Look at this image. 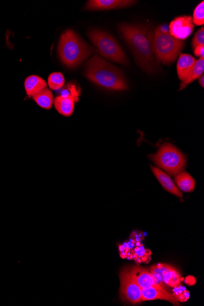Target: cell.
<instances>
[{
	"label": "cell",
	"instance_id": "obj_12",
	"mask_svg": "<svg viewBox=\"0 0 204 306\" xmlns=\"http://www.w3.org/2000/svg\"><path fill=\"white\" fill-rule=\"evenodd\" d=\"M136 2L131 0H89L85 8L90 11L109 10L128 8Z\"/></svg>",
	"mask_w": 204,
	"mask_h": 306
},
{
	"label": "cell",
	"instance_id": "obj_24",
	"mask_svg": "<svg viewBox=\"0 0 204 306\" xmlns=\"http://www.w3.org/2000/svg\"><path fill=\"white\" fill-rule=\"evenodd\" d=\"M194 50V55L200 58H204V46H197Z\"/></svg>",
	"mask_w": 204,
	"mask_h": 306
},
{
	"label": "cell",
	"instance_id": "obj_6",
	"mask_svg": "<svg viewBox=\"0 0 204 306\" xmlns=\"http://www.w3.org/2000/svg\"><path fill=\"white\" fill-rule=\"evenodd\" d=\"M152 160L157 166L172 176H175L186 166V158L174 146L166 143L163 145Z\"/></svg>",
	"mask_w": 204,
	"mask_h": 306
},
{
	"label": "cell",
	"instance_id": "obj_25",
	"mask_svg": "<svg viewBox=\"0 0 204 306\" xmlns=\"http://www.w3.org/2000/svg\"><path fill=\"white\" fill-rule=\"evenodd\" d=\"M199 83L202 87L204 86V76L203 74L199 77Z\"/></svg>",
	"mask_w": 204,
	"mask_h": 306
},
{
	"label": "cell",
	"instance_id": "obj_8",
	"mask_svg": "<svg viewBox=\"0 0 204 306\" xmlns=\"http://www.w3.org/2000/svg\"><path fill=\"white\" fill-rule=\"evenodd\" d=\"M149 271L165 286L171 287L172 288L180 286L181 275L176 268L172 265L158 264L150 267Z\"/></svg>",
	"mask_w": 204,
	"mask_h": 306
},
{
	"label": "cell",
	"instance_id": "obj_10",
	"mask_svg": "<svg viewBox=\"0 0 204 306\" xmlns=\"http://www.w3.org/2000/svg\"><path fill=\"white\" fill-rule=\"evenodd\" d=\"M194 27L192 17L184 15L175 18L171 21L169 33L175 38L184 40L192 33Z\"/></svg>",
	"mask_w": 204,
	"mask_h": 306
},
{
	"label": "cell",
	"instance_id": "obj_14",
	"mask_svg": "<svg viewBox=\"0 0 204 306\" xmlns=\"http://www.w3.org/2000/svg\"><path fill=\"white\" fill-rule=\"evenodd\" d=\"M151 170L153 174H154L156 179H158L160 184H161L162 186L166 191L176 196L178 198H183L182 193L178 190L173 180H172L171 178L167 174L156 167H151Z\"/></svg>",
	"mask_w": 204,
	"mask_h": 306
},
{
	"label": "cell",
	"instance_id": "obj_1",
	"mask_svg": "<svg viewBox=\"0 0 204 306\" xmlns=\"http://www.w3.org/2000/svg\"><path fill=\"white\" fill-rule=\"evenodd\" d=\"M150 25L121 23L119 32L133 52L137 63L144 71L153 74L160 68V65L153 54L148 39Z\"/></svg>",
	"mask_w": 204,
	"mask_h": 306
},
{
	"label": "cell",
	"instance_id": "obj_22",
	"mask_svg": "<svg viewBox=\"0 0 204 306\" xmlns=\"http://www.w3.org/2000/svg\"><path fill=\"white\" fill-rule=\"evenodd\" d=\"M174 289H175L172 294L176 298L178 301H187V299L189 298V292H188L187 289L183 288L180 286L175 287Z\"/></svg>",
	"mask_w": 204,
	"mask_h": 306
},
{
	"label": "cell",
	"instance_id": "obj_3",
	"mask_svg": "<svg viewBox=\"0 0 204 306\" xmlns=\"http://www.w3.org/2000/svg\"><path fill=\"white\" fill-rule=\"evenodd\" d=\"M96 49L81 38L73 30L62 33L58 44V54L65 66L75 68L83 63Z\"/></svg>",
	"mask_w": 204,
	"mask_h": 306
},
{
	"label": "cell",
	"instance_id": "obj_23",
	"mask_svg": "<svg viewBox=\"0 0 204 306\" xmlns=\"http://www.w3.org/2000/svg\"><path fill=\"white\" fill-rule=\"evenodd\" d=\"M204 46V28L202 27L194 35L192 40V48L195 49L197 46Z\"/></svg>",
	"mask_w": 204,
	"mask_h": 306
},
{
	"label": "cell",
	"instance_id": "obj_16",
	"mask_svg": "<svg viewBox=\"0 0 204 306\" xmlns=\"http://www.w3.org/2000/svg\"><path fill=\"white\" fill-rule=\"evenodd\" d=\"M196 61V58L191 55L180 54L177 64L178 79L183 81L190 70L192 69Z\"/></svg>",
	"mask_w": 204,
	"mask_h": 306
},
{
	"label": "cell",
	"instance_id": "obj_18",
	"mask_svg": "<svg viewBox=\"0 0 204 306\" xmlns=\"http://www.w3.org/2000/svg\"><path fill=\"white\" fill-rule=\"evenodd\" d=\"M204 71V58H200L197 60L195 64L194 65L192 69H191L187 77L185 78L183 81H182L180 84V90H183L188 84L194 82V80L199 78L203 73Z\"/></svg>",
	"mask_w": 204,
	"mask_h": 306
},
{
	"label": "cell",
	"instance_id": "obj_2",
	"mask_svg": "<svg viewBox=\"0 0 204 306\" xmlns=\"http://www.w3.org/2000/svg\"><path fill=\"white\" fill-rule=\"evenodd\" d=\"M84 76L106 89L125 90L128 88L123 72L98 55L93 56L87 61Z\"/></svg>",
	"mask_w": 204,
	"mask_h": 306
},
{
	"label": "cell",
	"instance_id": "obj_21",
	"mask_svg": "<svg viewBox=\"0 0 204 306\" xmlns=\"http://www.w3.org/2000/svg\"><path fill=\"white\" fill-rule=\"evenodd\" d=\"M193 24L197 26H203L204 23V2H202L194 9L193 18H192Z\"/></svg>",
	"mask_w": 204,
	"mask_h": 306
},
{
	"label": "cell",
	"instance_id": "obj_20",
	"mask_svg": "<svg viewBox=\"0 0 204 306\" xmlns=\"http://www.w3.org/2000/svg\"><path fill=\"white\" fill-rule=\"evenodd\" d=\"M64 77L60 73H52L49 77V86L50 88L52 90H57L61 89L64 86Z\"/></svg>",
	"mask_w": 204,
	"mask_h": 306
},
{
	"label": "cell",
	"instance_id": "obj_17",
	"mask_svg": "<svg viewBox=\"0 0 204 306\" xmlns=\"http://www.w3.org/2000/svg\"><path fill=\"white\" fill-rule=\"evenodd\" d=\"M175 183L177 188L185 193L192 192L195 189L196 182L187 172H181L175 177Z\"/></svg>",
	"mask_w": 204,
	"mask_h": 306
},
{
	"label": "cell",
	"instance_id": "obj_15",
	"mask_svg": "<svg viewBox=\"0 0 204 306\" xmlns=\"http://www.w3.org/2000/svg\"><path fill=\"white\" fill-rule=\"evenodd\" d=\"M24 86L28 96L33 98L37 93L47 88V84L42 78L37 76H31L25 80Z\"/></svg>",
	"mask_w": 204,
	"mask_h": 306
},
{
	"label": "cell",
	"instance_id": "obj_19",
	"mask_svg": "<svg viewBox=\"0 0 204 306\" xmlns=\"http://www.w3.org/2000/svg\"><path fill=\"white\" fill-rule=\"evenodd\" d=\"M36 104L46 110H50L54 103V99L51 90L46 88L33 97Z\"/></svg>",
	"mask_w": 204,
	"mask_h": 306
},
{
	"label": "cell",
	"instance_id": "obj_7",
	"mask_svg": "<svg viewBox=\"0 0 204 306\" xmlns=\"http://www.w3.org/2000/svg\"><path fill=\"white\" fill-rule=\"evenodd\" d=\"M120 294L122 300L136 304L142 302L141 288L131 277L128 268L121 271Z\"/></svg>",
	"mask_w": 204,
	"mask_h": 306
},
{
	"label": "cell",
	"instance_id": "obj_4",
	"mask_svg": "<svg viewBox=\"0 0 204 306\" xmlns=\"http://www.w3.org/2000/svg\"><path fill=\"white\" fill-rule=\"evenodd\" d=\"M148 39L153 55L158 63H174L185 46L184 40L175 38L161 26L152 27L148 32Z\"/></svg>",
	"mask_w": 204,
	"mask_h": 306
},
{
	"label": "cell",
	"instance_id": "obj_9",
	"mask_svg": "<svg viewBox=\"0 0 204 306\" xmlns=\"http://www.w3.org/2000/svg\"><path fill=\"white\" fill-rule=\"evenodd\" d=\"M130 276L141 289L149 288V287H164V284L160 282L149 270L140 266H134L128 268Z\"/></svg>",
	"mask_w": 204,
	"mask_h": 306
},
{
	"label": "cell",
	"instance_id": "obj_5",
	"mask_svg": "<svg viewBox=\"0 0 204 306\" xmlns=\"http://www.w3.org/2000/svg\"><path fill=\"white\" fill-rule=\"evenodd\" d=\"M88 37L97 52L108 60L128 66L126 55L119 43L111 34L98 29L89 31Z\"/></svg>",
	"mask_w": 204,
	"mask_h": 306
},
{
	"label": "cell",
	"instance_id": "obj_11",
	"mask_svg": "<svg viewBox=\"0 0 204 306\" xmlns=\"http://www.w3.org/2000/svg\"><path fill=\"white\" fill-rule=\"evenodd\" d=\"M80 92L77 89L66 97L58 96L54 99V105L59 114L69 117L73 114L75 102L79 101Z\"/></svg>",
	"mask_w": 204,
	"mask_h": 306
},
{
	"label": "cell",
	"instance_id": "obj_13",
	"mask_svg": "<svg viewBox=\"0 0 204 306\" xmlns=\"http://www.w3.org/2000/svg\"><path fill=\"white\" fill-rule=\"evenodd\" d=\"M142 301H153L156 299L168 301L174 305H178V301L172 293L166 290L164 287H149L141 289Z\"/></svg>",
	"mask_w": 204,
	"mask_h": 306
}]
</instances>
